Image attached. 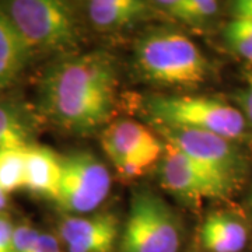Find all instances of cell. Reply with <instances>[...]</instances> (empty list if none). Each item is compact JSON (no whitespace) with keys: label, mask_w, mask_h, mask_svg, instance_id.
Segmentation results:
<instances>
[{"label":"cell","mask_w":252,"mask_h":252,"mask_svg":"<svg viewBox=\"0 0 252 252\" xmlns=\"http://www.w3.org/2000/svg\"><path fill=\"white\" fill-rule=\"evenodd\" d=\"M167 143L180 149L207 171L235 185L245 168L241 154L231 140L221 136L184 127H158Z\"/></svg>","instance_id":"cell-7"},{"label":"cell","mask_w":252,"mask_h":252,"mask_svg":"<svg viewBox=\"0 0 252 252\" xmlns=\"http://www.w3.org/2000/svg\"><path fill=\"white\" fill-rule=\"evenodd\" d=\"M6 206H7V193L0 188V215L3 213Z\"/></svg>","instance_id":"cell-24"},{"label":"cell","mask_w":252,"mask_h":252,"mask_svg":"<svg viewBox=\"0 0 252 252\" xmlns=\"http://www.w3.org/2000/svg\"><path fill=\"white\" fill-rule=\"evenodd\" d=\"M157 9L190 26H203L217 14L219 3L213 0H164L156 1Z\"/></svg>","instance_id":"cell-16"},{"label":"cell","mask_w":252,"mask_h":252,"mask_svg":"<svg viewBox=\"0 0 252 252\" xmlns=\"http://www.w3.org/2000/svg\"><path fill=\"white\" fill-rule=\"evenodd\" d=\"M225 32H233L238 35L252 38V20L247 18H233L224 28Z\"/></svg>","instance_id":"cell-22"},{"label":"cell","mask_w":252,"mask_h":252,"mask_svg":"<svg viewBox=\"0 0 252 252\" xmlns=\"http://www.w3.org/2000/svg\"><path fill=\"white\" fill-rule=\"evenodd\" d=\"M135 62L144 79L165 86L193 87L206 80V56L188 36L175 31H153L136 42Z\"/></svg>","instance_id":"cell-2"},{"label":"cell","mask_w":252,"mask_h":252,"mask_svg":"<svg viewBox=\"0 0 252 252\" xmlns=\"http://www.w3.org/2000/svg\"><path fill=\"white\" fill-rule=\"evenodd\" d=\"M200 240L210 252H241L248 243V228L234 215L216 212L206 217Z\"/></svg>","instance_id":"cell-13"},{"label":"cell","mask_w":252,"mask_h":252,"mask_svg":"<svg viewBox=\"0 0 252 252\" xmlns=\"http://www.w3.org/2000/svg\"><path fill=\"white\" fill-rule=\"evenodd\" d=\"M34 119L26 107L16 101H0V150L28 147L34 133Z\"/></svg>","instance_id":"cell-15"},{"label":"cell","mask_w":252,"mask_h":252,"mask_svg":"<svg viewBox=\"0 0 252 252\" xmlns=\"http://www.w3.org/2000/svg\"><path fill=\"white\" fill-rule=\"evenodd\" d=\"M250 212H251V215H252V207H250Z\"/></svg>","instance_id":"cell-25"},{"label":"cell","mask_w":252,"mask_h":252,"mask_svg":"<svg viewBox=\"0 0 252 252\" xmlns=\"http://www.w3.org/2000/svg\"><path fill=\"white\" fill-rule=\"evenodd\" d=\"M58 234L67 252H114L119 240V220L107 212L64 217Z\"/></svg>","instance_id":"cell-10"},{"label":"cell","mask_w":252,"mask_h":252,"mask_svg":"<svg viewBox=\"0 0 252 252\" xmlns=\"http://www.w3.org/2000/svg\"><path fill=\"white\" fill-rule=\"evenodd\" d=\"M14 225L7 216L0 215V252H10Z\"/></svg>","instance_id":"cell-21"},{"label":"cell","mask_w":252,"mask_h":252,"mask_svg":"<svg viewBox=\"0 0 252 252\" xmlns=\"http://www.w3.org/2000/svg\"><path fill=\"white\" fill-rule=\"evenodd\" d=\"M101 144L114 167L132 162L147 170L164 154V144L149 129L130 119L109 125L102 132Z\"/></svg>","instance_id":"cell-9"},{"label":"cell","mask_w":252,"mask_h":252,"mask_svg":"<svg viewBox=\"0 0 252 252\" xmlns=\"http://www.w3.org/2000/svg\"><path fill=\"white\" fill-rule=\"evenodd\" d=\"M86 9L94 27L98 31L112 32L147 17L152 6L142 0H93Z\"/></svg>","instance_id":"cell-12"},{"label":"cell","mask_w":252,"mask_h":252,"mask_svg":"<svg viewBox=\"0 0 252 252\" xmlns=\"http://www.w3.org/2000/svg\"><path fill=\"white\" fill-rule=\"evenodd\" d=\"M61 157L45 146L30 144L26 149V184L30 192L56 199L61 182Z\"/></svg>","instance_id":"cell-11"},{"label":"cell","mask_w":252,"mask_h":252,"mask_svg":"<svg viewBox=\"0 0 252 252\" xmlns=\"http://www.w3.org/2000/svg\"><path fill=\"white\" fill-rule=\"evenodd\" d=\"M31 49L0 9V91L9 89L27 66Z\"/></svg>","instance_id":"cell-14"},{"label":"cell","mask_w":252,"mask_h":252,"mask_svg":"<svg viewBox=\"0 0 252 252\" xmlns=\"http://www.w3.org/2000/svg\"><path fill=\"white\" fill-rule=\"evenodd\" d=\"M62 174L55 202L73 216L87 215L107 199L111 189L108 168L94 154L79 152L61 157Z\"/></svg>","instance_id":"cell-6"},{"label":"cell","mask_w":252,"mask_h":252,"mask_svg":"<svg viewBox=\"0 0 252 252\" xmlns=\"http://www.w3.org/2000/svg\"><path fill=\"white\" fill-rule=\"evenodd\" d=\"M224 39L228 48L234 54L241 56L245 61L252 62V38L233 34V32H225L224 31Z\"/></svg>","instance_id":"cell-18"},{"label":"cell","mask_w":252,"mask_h":252,"mask_svg":"<svg viewBox=\"0 0 252 252\" xmlns=\"http://www.w3.org/2000/svg\"><path fill=\"white\" fill-rule=\"evenodd\" d=\"M146 108L158 127L203 130L231 142L247 132V119L243 112L221 99L154 95L147 101Z\"/></svg>","instance_id":"cell-3"},{"label":"cell","mask_w":252,"mask_h":252,"mask_svg":"<svg viewBox=\"0 0 252 252\" xmlns=\"http://www.w3.org/2000/svg\"><path fill=\"white\" fill-rule=\"evenodd\" d=\"M160 181L165 190L187 202L227 198L234 187L228 181L207 171L167 142L161 157Z\"/></svg>","instance_id":"cell-8"},{"label":"cell","mask_w":252,"mask_h":252,"mask_svg":"<svg viewBox=\"0 0 252 252\" xmlns=\"http://www.w3.org/2000/svg\"><path fill=\"white\" fill-rule=\"evenodd\" d=\"M0 9L17 28L30 49L63 51L77 45L80 28L73 7L61 0H11Z\"/></svg>","instance_id":"cell-4"},{"label":"cell","mask_w":252,"mask_h":252,"mask_svg":"<svg viewBox=\"0 0 252 252\" xmlns=\"http://www.w3.org/2000/svg\"><path fill=\"white\" fill-rule=\"evenodd\" d=\"M238 102L241 107L240 111L243 112L244 118L252 126V69L247 74V87L245 90L241 91L238 97Z\"/></svg>","instance_id":"cell-19"},{"label":"cell","mask_w":252,"mask_h":252,"mask_svg":"<svg viewBox=\"0 0 252 252\" xmlns=\"http://www.w3.org/2000/svg\"><path fill=\"white\" fill-rule=\"evenodd\" d=\"M181 241L178 217L167 202L149 189L136 190L119 240V251L178 252Z\"/></svg>","instance_id":"cell-5"},{"label":"cell","mask_w":252,"mask_h":252,"mask_svg":"<svg viewBox=\"0 0 252 252\" xmlns=\"http://www.w3.org/2000/svg\"><path fill=\"white\" fill-rule=\"evenodd\" d=\"M231 14L234 18L252 20V0H238L231 3Z\"/></svg>","instance_id":"cell-23"},{"label":"cell","mask_w":252,"mask_h":252,"mask_svg":"<svg viewBox=\"0 0 252 252\" xmlns=\"http://www.w3.org/2000/svg\"><path fill=\"white\" fill-rule=\"evenodd\" d=\"M39 84V109L66 130L89 133L111 118L117 69L105 52L77 55L54 63Z\"/></svg>","instance_id":"cell-1"},{"label":"cell","mask_w":252,"mask_h":252,"mask_svg":"<svg viewBox=\"0 0 252 252\" xmlns=\"http://www.w3.org/2000/svg\"><path fill=\"white\" fill-rule=\"evenodd\" d=\"M26 149L0 150V188L7 195L26 184Z\"/></svg>","instance_id":"cell-17"},{"label":"cell","mask_w":252,"mask_h":252,"mask_svg":"<svg viewBox=\"0 0 252 252\" xmlns=\"http://www.w3.org/2000/svg\"><path fill=\"white\" fill-rule=\"evenodd\" d=\"M30 252H62L58 237L52 234L41 233Z\"/></svg>","instance_id":"cell-20"}]
</instances>
